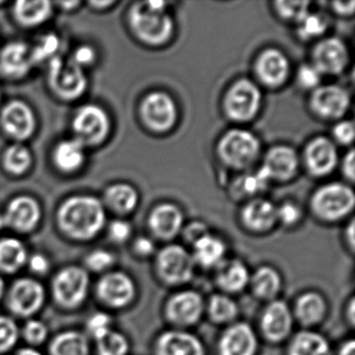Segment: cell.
I'll use <instances>...</instances> for the list:
<instances>
[{
    "instance_id": "obj_39",
    "label": "cell",
    "mask_w": 355,
    "mask_h": 355,
    "mask_svg": "<svg viewBox=\"0 0 355 355\" xmlns=\"http://www.w3.org/2000/svg\"><path fill=\"white\" fill-rule=\"evenodd\" d=\"M107 202L116 213L125 215L138 205V193L130 184H117L107 191Z\"/></svg>"
},
{
    "instance_id": "obj_26",
    "label": "cell",
    "mask_w": 355,
    "mask_h": 355,
    "mask_svg": "<svg viewBox=\"0 0 355 355\" xmlns=\"http://www.w3.org/2000/svg\"><path fill=\"white\" fill-rule=\"evenodd\" d=\"M338 159L336 145L325 137L311 141L305 150L307 168L315 176H324L334 171Z\"/></svg>"
},
{
    "instance_id": "obj_54",
    "label": "cell",
    "mask_w": 355,
    "mask_h": 355,
    "mask_svg": "<svg viewBox=\"0 0 355 355\" xmlns=\"http://www.w3.org/2000/svg\"><path fill=\"white\" fill-rule=\"evenodd\" d=\"M182 232H184V240L190 243L191 245L196 243L199 239L202 238L205 234H209L207 225L205 223H201V222H192V223L186 226Z\"/></svg>"
},
{
    "instance_id": "obj_55",
    "label": "cell",
    "mask_w": 355,
    "mask_h": 355,
    "mask_svg": "<svg viewBox=\"0 0 355 355\" xmlns=\"http://www.w3.org/2000/svg\"><path fill=\"white\" fill-rule=\"evenodd\" d=\"M94 49H91L90 46H82L76 51L72 61H73L76 65L83 67V66L90 65L91 63L94 62Z\"/></svg>"
},
{
    "instance_id": "obj_34",
    "label": "cell",
    "mask_w": 355,
    "mask_h": 355,
    "mask_svg": "<svg viewBox=\"0 0 355 355\" xmlns=\"http://www.w3.org/2000/svg\"><path fill=\"white\" fill-rule=\"evenodd\" d=\"M240 309L230 295L216 293L205 300V315L216 325H230L236 322Z\"/></svg>"
},
{
    "instance_id": "obj_59",
    "label": "cell",
    "mask_w": 355,
    "mask_h": 355,
    "mask_svg": "<svg viewBox=\"0 0 355 355\" xmlns=\"http://www.w3.org/2000/svg\"><path fill=\"white\" fill-rule=\"evenodd\" d=\"M345 318H346L347 324L350 327H354L355 323V299L351 297L347 301L346 309H345Z\"/></svg>"
},
{
    "instance_id": "obj_8",
    "label": "cell",
    "mask_w": 355,
    "mask_h": 355,
    "mask_svg": "<svg viewBox=\"0 0 355 355\" xmlns=\"http://www.w3.org/2000/svg\"><path fill=\"white\" fill-rule=\"evenodd\" d=\"M354 203L352 189L346 184L334 182L322 187L315 193L311 207L320 219L334 222L348 216L353 211Z\"/></svg>"
},
{
    "instance_id": "obj_42",
    "label": "cell",
    "mask_w": 355,
    "mask_h": 355,
    "mask_svg": "<svg viewBox=\"0 0 355 355\" xmlns=\"http://www.w3.org/2000/svg\"><path fill=\"white\" fill-rule=\"evenodd\" d=\"M113 328H115L113 313L98 309L87 318L83 330L93 342L103 334H107Z\"/></svg>"
},
{
    "instance_id": "obj_50",
    "label": "cell",
    "mask_w": 355,
    "mask_h": 355,
    "mask_svg": "<svg viewBox=\"0 0 355 355\" xmlns=\"http://www.w3.org/2000/svg\"><path fill=\"white\" fill-rule=\"evenodd\" d=\"M321 76L317 68L313 67V65H303L299 69L297 78L301 87L315 90L321 82Z\"/></svg>"
},
{
    "instance_id": "obj_17",
    "label": "cell",
    "mask_w": 355,
    "mask_h": 355,
    "mask_svg": "<svg viewBox=\"0 0 355 355\" xmlns=\"http://www.w3.org/2000/svg\"><path fill=\"white\" fill-rule=\"evenodd\" d=\"M294 321L303 329H311L323 323L328 313V303L319 291L309 290L301 293L292 309Z\"/></svg>"
},
{
    "instance_id": "obj_63",
    "label": "cell",
    "mask_w": 355,
    "mask_h": 355,
    "mask_svg": "<svg viewBox=\"0 0 355 355\" xmlns=\"http://www.w3.org/2000/svg\"><path fill=\"white\" fill-rule=\"evenodd\" d=\"M3 226H5V224H3V217H0V228L3 227Z\"/></svg>"
},
{
    "instance_id": "obj_60",
    "label": "cell",
    "mask_w": 355,
    "mask_h": 355,
    "mask_svg": "<svg viewBox=\"0 0 355 355\" xmlns=\"http://www.w3.org/2000/svg\"><path fill=\"white\" fill-rule=\"evenodd\" d=\"M11 355H46L42 349L33 348V347L20 345Z\"/></svg>"
},
{
    "instance_id": "obj_22",
    "label": "cell",
    "mask_w": 355,
    "mask_h": 355,
    "mask_svg": "<svg viewBox=\"0 0 355 355\" xmlns=\"http://www.w3.org/2000/svg\"><path fill=\"white\" fill-rule=\"evenodd\" d=\"M31 249L19 236L0 238V275L16 277L26 271Z\"/></svg>"
},
{
    "instance_id": "obj_30",
    "label": "cell",
    "mask_w": 355,
    "mask_h": 355,
    "mask_svg": "<svg viewBox=\"0 0 355 355\" xmlns=\"http://www.w3.org/2000/svg\"><path fill=\"white\" fill-rule=\"evenodd\" d=\"M298 163V155L294 149L277 146L270 149L263 168L271 180H286L296 173Z\"/></svg>"
},
{
    "instance_id": "obj_10",
    "label": "cell",
    "mask_w": 355,
    "mask_h": 355,
    "mask_svg": "<svg viewBox=\"0 0 355 355\" xmlns=\"http://www.w3.org/2000/svg\"><path fill=\"white\" fill-rule=\"evenodd\" d=\"M292 309L286 301L276 299L267 303L259 318L261 336L271 344H279L288 340L294 327Z\"/></svg>"
},
{
    "instance_id": "obj_38",
    "label": "cell",
    "mask_w": 355,
    "mask_h": 355,
    "mask_svg": "<svg viewBox=\"0 0 355 355\" xmlns=\"http://www.w3.org/2000/svg\"><path fill=\"white\" fill-rule=\"evenodd\" d=\"M51 336L49 324L40 317L32 318L20 323V338L24 346L41 349L46 346Z\"/></svg>"
},
{
    "instance_id": "obj_13",
    "label": "cell",
    "mask_w": 355,
    "mask_h": 355,
    "mask_svg": "<svg viewBox=\"0 0 355 355\" xmlns=\"http://www.w3.org/2000/svg\"><path fill=\"white\" fill-rule=\"evenodd\" d=\"M141 115L150 130L164 132L173 128L178 118V110L169 95L163 92H153L143 101Z\"/></svg>"
},
{
    "instance_id": "obj_44",
    "label": "cell",
    "mask_w": 355,
    "mask_h": 355,
    "mask_svg": "<svg viewBox=\"0 0 355 355\" xmlns=\"http://www.w3.org/2000/svg\"><path fill=\"white\" fill-rule=\"evenodd\" d=\"M3 162L10 172L14 174H22L30 167L32 157L26 147L16 144L7 149Z\"/></svg>"
},
{
    "instance_id": "obj_29",
    "label": "cell",
    "mask_w": 355,
    "mask_h": 355,
    "mask_svg": "<svg viewBox=\"0 0 355 355\" xmlns=\"http://www.w3.org/2000/svg\"><path fill=\"white\" fill-rule=\"evenodd\" d=\"M242 221L251 232L263 234L277 222V207L265 199H255L243 209Z\"/></svg>"
},
{
    "instance_id": "obj_9",
    "label": "cell",
    "mask_w": 355,
    "mask_h": 355,
    "mask_svg": "<svg viewBox=\"0 0 355 355\" xmlns=\"http://www.w3.org/2000/svg\"><path fill=\"white\" fill-rule=\"evenodd\" d=\"M261 151L259 140L252 132L245 130H230L222 137L218 153L226 165L244 169L257 161Z\"/></svg>"
},
{
    "instance_id": "obj_11",
    "label": "cell",
    "mask_w": 355,
    "mask_h": 355,
    "mask_svg": "<svg viewBox=\"0 0 355 355\" xmlns=\"http://www.w3.org/2000/svg\"><path fill=\"white\" fill-rule=\"evenodd\" d=\"M261 103V93L257 85L248 80H240L230 89L225 97V111L236 121L252 119Z\"/></svg>"
},
{
    "instance_id": "obj_62",
    "label": "cell",
    "mask_w": 355,
    "mask_h": 355,
    "mask_svg": "<svg viewBox=\"0 0 355 355\" xmlns=\"http://www.w3.org/2000/svg\"><path fill=\"white\" fill-rule=\"evenodd\" d=\"M8 282L6 277L0 275V305H3L5 299L6 291H7Z\"/></svg>"
},
{
    "instance_id": "obj_51",
    "label": "cell",
    "mask_w": 355,
    "mask_h": 355,
    "mask_svg": "<svg viewBox=\"0 0 355 355\" xmlns=\"http://www.w3.org/2000/svg\"><path fill=\"white\" fill-rule=\"evenodd\" d=\"M132 252L137 259H146L148 257H155L157 248L151 239L141 236L132 241Z\"/></svg>"
},
{
    "instance_id": "obj_16",
    "label": "cell",
    "mask_w": 355,
    "mask_h": 355,
    "mask_svg": "<svg viewBox=\"0 0 355 355\" xmlns=\"http://www.w3.org/2000/svg\"><path fill=\"white\" fill-rule=\"evenodd\" d=\"M73 130L76 134V140L83 144H98L105 140L109 132V117L101 107L86 105L76 114Z\"/></svg>"
},
{
    "instance_id": "obj_21",
    "label": "cell",
    "mask_w": 355,
    "mask_h": 355,
    "mask_svg": "<svg viewBox=\"0 0 355 355\" xmlns=\"http://www.w3.org/2000/svg\"><path fill=\"white\" fill-rule=\"evenodd\" d=\"M46 355H93L92 340L78 328H65L51 334Z\"/></svg>"
},
{
    "instance_id": "obj_18",
    "label": "cell",
    "mask_w": 355,
    "mask_h": 355,
    "mask_svg": "<svg viewBox=\"0 0 355 355\" xmlns=\"http://www.w3.org/2000/svg\"><path fill=\"white\" fill-rule=\"evenodd\" d=\"M3 219L5 226L17 234H31L40 223V207L30 197H18L11 201Z\"/></svg>"
},
{
    "instance_id": "obj_3",
    "label": "cell",
    "mask_w": 355,
    "mask_h": 355,
    "mask_svg": "<svg viewBox=\"0 0 355 355\" xmlns=\"http://www.w3.org/2000/svg\"><path fill=\"white\" fill-rule=\"evenodd\" d=\"M49 302L44 280L20 274L8 284L3 305L6 313L18 321L40 317Z\"/></svg>"
},
{
    "instance_id": "obj_5",
    "label": "cell",
    "mask_w": 355,
    "mask_h": 355,
    "mask_svg": "<svg viewBox=\"0 0 355 355\" xmlns=\"http://www.w3.org/2000/svg\"><path fill=\"white\" fill-rule=\"evenodd\" d=\"M164 1H143L132 7L130 26L143 42L161 45L171 38L173 21L167 13Z\"/></svg>"
},
{
    "instance_id": "obj_31",
    "label": "cell",
    "mask_w": 355,
    "mask_h": 355,
    "mask_svg": "<svg viewBox=\"0 0 355 355\" xmlns=\"http://www.w3.org/2000/svg\"><path fill=\"white\" fill-rule=\"evenodd\" d=\"M225 243L219 236L205 234L192 245L193 259L195 265L202 269H216L226 259Z\"/></svg>"
},
{
    "instance_id": "obj_61",
    "label": "cell",
    "mask_w": 355,
    "mask_h": 355,
    "mask_svg": "<svg viewBox=\"0 0 355 355\" xmlns=\"http://www.w3.org/2000/svg\"><path fill=\"white\" fill-rule=\"evenodd\" d=\"M338 355H355L354 340H347L340 345Z\"/></svg>"
},
{
    "instance_id": "obj_46",
    "label": "cell",
    "mask_w": 355,
    "mask_h": 355,
    "mask_svg": "<svg viewBox=\"0 0 355 355\" xmlns=\"http://www.w3.org/2000/svg\"><path fill=\"white\" fill-rule=\"evenodd\" d=\"M309 1H278L275 3L278 14L284 19L299 22L309 13Z\"/></svg>"
},
{
    "instance_id": "obj_48",
    "label": "cell",
    "mask_w": 355,
    "mask_h": 355,
    "mask_svg": "<svg viewBox=\"0 0 355 355\" xmlns=\"http://www.w3.org/2000/svg\"><path fill=\"white\" fill-rule=\"evenodd\" d=\"M59 39L55 35L43 37L36 47L31 51L33 63H40L53 57L59 49Z\"/></svg>"
},
{
    "instance_id": "obj_20",
    "label": "cell",
    "mask_w": 355,
    "mask_h": 355,
    "mask_svg": "<svg viewBox=\"0 0 355 355\" xmlns=\"http://www.w3.org/2000/svg\"><path fill=\"white\" fill-rule=\"evenodd\" d=\"M313 67L321 74L340 73L348 64L346 45L338 38H328L315 45L313 51Z\"/></svg>"
},
{
    "instance_id": "obj_2",
    "label": "cell",
    "mask_w": 355,
    "mask_h": 355,
    "mask_svg": "<svg viewBox=\"0 0 355 355\" xmlns=\"http://www.w3.org/2000/svg\"><path fill=\"white\" fill-rule=\"evenodd\" d=\"M60 232L68 240L84 244L95 240L105 226V211L94 197L76 196L64 202L58 213Z\"/></svg>"
},
{
    "instance_id": "obj_36",
    "label": "cell",
    "mask_w": 355,
    "mask_h": 355,
    "mask_svg": "<svg viewBox=\"0 0 355 355\" xmlns=\"http://www.w3.org/2000/svg\"><path fill=\"white\" fill-rule=\"evenodd\" d=\"M80 265L91 274L101 276L117 268L118 257L113 250L105 247L91 249L83 257Z\"/></svg>"
},
{
    "instance_id": "obj_23",
    "label": "cell",
    "mask_w": 355,
    "mask_h": 355,
    "mask_svg": "<svg viewBox=\"0 0 355 355\" xmlns=\"http://www.w3.org/2000/svg\"><path fill=\"white\" fill-rule=\"evenodd\" d=\"M250 271L239 259H225L215 269V284L226 295L240 294L249 286Z\"/></svg>"
},
{
    "instance_id": "obj_57",
    "label": "cell",
    "mask_w": 355,
    "mask_h": 355,
    "mask_svg": "<svg viewBox=\"0 0 355 355\" xmlns=\"http://www.w3.org/2000/svg\"><path fill=\"white\" fill-rule=\"evenodd\" d=\"M334 11L340 15H351L354 12V1H336L332 3Z\"/></svg>"
},
{
    "instance_id": "obj_47",
    "label": "cell",
    "mask_w": 355,
    "mask_h": 355,
    "mask_svg": "<svg viewBox=\"0 0 355 355\" xmlns=\"http://www.w3.org/2000/svg\"><path fill=\"white\" fill-rule=\"evenodd\" d=\"M271 180L263 168L259 169L257 173L248 174L244 176L239 182L241 193L245 195H254L261 191L265 190L269 180Z\"/></svg>"
},
{
    "instance_id": "obj_37",
    "label": "cell",
    "mask_w": 355,
    "mask_h": 355,
    "mask_svg": "<svg viewBox=\"0 0 355 355\" xmlns=\"http://www.w3.org/2000/svg\"><path fill=\"white\" fill-rule=\"evenodd\" d=\"M85 161V145L78 140L64 141L55 151V162L65 172L78 170Z\"/></svg>"
},
{
    "instance_id": "obj_24",
    "label": "cell",
    "mask_w": 355,
    "mask_h": 355,
    "mask_svg": "<svg viewBox=\"0 0 355 355\" xmlns=\"http://www.w3.org/2000/svg\"><path fill=\"white\" fill-rule=\"evenodd\" d=\"M184 216L178 207L169 203L159 205L151 211L148 227L151 234L161 241L173 240L182 232Z\"/></svg>"
},
{
    "instance_id": "obj_58",
    "label": "cell",
    "mask_w": 355,
    "mask_h": 355,
    "mask_svg": "<svg viewBox=\"0 0 355 355\" xmlns=\"http://www.w3.org/2000/svg\"><path fill=\"white\" fill-rule=\"evenodd\" d=\"M345 242H346L347 248L351 253H354L355 249V232H354V222H350L348 227L346 228L345 232Z\"/></svg>"
},
{
    "instance_id": "obj_35",
    "label": "cell",
    "mask_w": 355,
    "mask_h": 355,
    "mask_svg": "<svg viewBox=\"0 0 355 355\" xmlns=\"http://www.w3.org/2000/svg\"><path fill=\"white\" fill-rule=\"evenodd\" d=\"M93 355H130V338L117 328L92 342Z\"/></svg>"
},
{
    "instance_id": "obj_1",
    "label": "cell",
    "mask_w": 355,
    "mask_h": 355,
    "mask_svg": "<svg viewBox=\"0 0 355 355\" xmlns=\"http://www.w3.org/2000/svg\"><path fill=\"white\" fill-rule=\"evenodd\" d=\"M46 286L49 301L61 313H78L92 298V275L80 263L55 268Z\"/></svg>"
},
{
    "instance_id": "obj_56",
    "label": "cell",
    "mask_w": 355,
    "mask_h": 355,
    "mask_svg": "<svg viewBox=\"0 0 355 355\" xmlns=\"http://www.w3.org/2000/svg\"><path fill=\"white\" fill-rule=\"evenodd\" d=\"M354 151L351 149L343 162V172L349 180H354Z\"/></svg>"
},
{
    "instance_id": "obj_53",
    "label": "cell",
    "mask_w": 355,
    "mask_h": 355,
    "mask_svg": "<svg viewBox=\"0 0 355 355\" xmlns=\"http://www.w3.org/2000/svg\"><path fill=\"white\" fill-rule=\"evenodd\" d=\"M334 137L336 142L343 145H349L354 139V125L353 122L343 121L336 124L334 128Z\"/></svg>"
},
{
    "instance_id": "obj_40",
    "label": "cell",
    "mask_w": 355,
    "mask_h": 355,
    "mask_svg": "<svg viewBox=\"0 0 355 355\" xmlns=\"http://www.w3.org/2000/svg\"><path fill=\"white\" fill-rule=\"evenodd\" d=\"M21 322L7 313H0V355H11L21 344Z\"/></svg>"
},
{
    "instance_id": "obj_49",
    "label": "cell",
    "mask_w": 355,
    "mask_h": 355,
    "mask_svg": "<svg viewBox=\"0 0 355 355\" xmlns=\"http://www.w3.org/2000/svg\"><path fill=\"white\" fill-rule=\"evenodd\" d=\"M132 234V225L125 220H115L107 227V236L113 244L123 245L130 242Z\"/></svg>"
},
{
    "instance_id": "obj_14",
    "label": "cell",
    "mask_w": 355,
    "mask_h": 355,
    "mask_svg": "<svg viewBox=\"0 0 355 355\" xmlns=\"http://www.w3.org/2000/svg\"><path fill=\"white\" fill-rule=\"evenodd\" d=\"M153 354L207 355V350L202 340L192 332L171 328L155 338Z\"/></svg>"
},
{
    "instance_id": "obj_6",
    "label": "cell",
    "mask_w": 355,
    "mask_h": 355,
    "mask_svg": "<svg viewBox=\"0 0 355 355\" xmlns=\"http://www.w3.org/2000/svg\"><path fill=\"white\" fill-rule=\"evenodd\" d=\"M194 259L182 245L168 244L157 251L153 259L155 277L167 286L189 284L195 275Z\"/></svg>"
},
{
    "instance_id": "obj_25",
    "label": "cell",
    "mask_w": 355,
    "mask_h": 355,
    "mask_svg": "<svg viewBox=\"0 0 355 355\" xmlns=\"http://www.w3.org/2000/svg\"><path fill=\"white\" fill-rule=\"evenodd\" d=\"M3 130L17 140L32 136L36 126L32 110L22 101H12L1 112Z\"/></svg>"
},
{
    "instance_id": "obj_12",
    "label": "cell",
    "mask_w": 355,
    "mask_h": 355,
    "mask_svg": "<svg viewBox=\"0 0 355 355\" xmlns=\"http://www.w3.org/2000/svg\"><path fill=\"white\" fill-rule=\"evenodd\" d=\"M49 80L55 93L66 99L80 96L87 88V78L82 67L72 60L65 62L61 58L51 59Z\"/></svg>"
},
{
    "instance_id": "obj_7",
    "label": "cell",
    "mask_w": 355,
    "mask_h": 355,
    "mask_svg": "<svg viewBox=\"0 0 355 355\" xmlns=\"http://www.w3.org/2000/svg\"><path fill=\"white\" fill-rule=\"evenodd\" d=\"M164 317L174 329L187 330L197 325L205 315V300L195 290H180L168 297Z\"/></svg>"
},
{
    "instance_id": "obj_43",
    "label": "cell",
    "mask_w": 355,
    "mask_h": 355,
    "mask_svg": "<svg viewBox=\"0 0 355 355\" xmlns=\"http://www.w3.org/2000/svg\"><path fill=\"white\" fill-rule=\"evenodd\" d=\"M55 270L53 261L44 251L31 250L28 263H26V274L44 280V278L49 277Z\"/></svg>"
},
{
    "instance_id": "obj_4",
    "label": "cell",
    "mask_w": 355,
    "mask_h": 355,
    "mask_svg": "<svg viewBox=\"0 0 355 355\" xmlns=\"http://www.w3.org/2000/svg\"><path fill=\"white\" fill-rule=\"evenodd\" d=\"M138 293L135 278L118 268L97 276L93 282L92 298L101 309L112 313L132 307L138 298Z\"/></svg>"
},
{
    "instance_id": "obj_28",
    "label": "cell",
    "mask_w": 355,
    "mask_h": 355,
    "mask_svg": "<svg viewBox=\"0 0 355 355\" xmlns=\"http://www.w3.org/2000/svg\"><path fill=\"white\" fill-rule=\"evenodd\" d=\"M255 70L263 84L277 87L286 82L290 71V64L286 55L277 49H268L259 55Z\"/></svg>"
},
{
    "instance_id": "obj_27",
    "label": "cell",
    "mask_w": 355,
    "mask_h": 355,
    "mask_svg": "<svg viewBox=\"0 0 355 355\" xmlns=\"http://www.w3.org/2000/svg\"><path fill=\"white\" fill-rule=\"evenodd\" d=\"M248 288H250L251 293L257 300L271 302L278 299L282 292V275L272 266H259L250 273Z\"/></svg>"
},
{
    "instance_id": "obj_41",
    "label": "cell",
    "mask_w": 355,
    "mask_h": 355,
    "mask_svg": "<svg viewBox=\"0 0 355 355\" xmlns=\"http://www.w3.org/2000/svg\"><path fill=\"white\" fill-rule=\"evenodd\" d=\"M49 1H19L15 6V14L21 24L28 26L44 22L51 14Z\"/></svg>"
},
{
    "instance_id": "obj_32",
    "label": "cell",
    "mask_w": 355,
    "mask_h": 355,
    "mask_svg": "<svg viewBox=\"0 0 355 355\" xmlns=\"http://www.w3.org/2000/svg\"><path fill=\"white\" fill-rule=\"evenodd\" d=\"M286 355H332V349L323 334L302 329L291 336Z\"/></svg>"
},
{
    "instance_id": "obj_33",
    "label": "cell",
    "mask_w": 355,
    "mask_h": 355,
    "mask_svg": "<svg viewBox=\"0 0 355 355\" xmlns=\"http://www.w3.org/2000/svg\"><path fill=\"white\" fill-rule=\"evenodd\" d=\"M33 64L31 49L24 43H11L0 53V68L9 76H24Z\"/></svg>"
},
{
    "instance_id": "obj_19",
    "label": "cell",
    "mask_w": 355,
    "mask_h": 355,
    "mask_svg": "<svg viewBox=\"0 0 355 355\" xmlns=\"http://www.w3.org/2000/svg\"><path fill=\"white\" fill-rule=\"evenodd\" d=\"M311 109L317 115L326 119H338L348 111L350 97L342 87H318L311 97Z\"/></svg>"
},
{
    "instance_id": "obj_52",
    "label": "cell",
    "mask_w": 355,
    "mask_h": 355,
    "mask_svg": "<svg viewBox=\"0 0 355 355\" xmlns=\"http://www.w3.org/2000/svg\"><path fill=\"white\" fill-rule=\"evenodd\" d=\"M301 209L294 203L286 202L277 207V221L284 225H296L301 219Z\"/></svg>"
},
{
    "instance_id": "obj_45",
    "label": "cell",
    "mask_w": 355,
    "mask_h": 355,
    "mask_svg": "<svg viewBox=\"0 0 355 355\" xmlns=\"http://www.w3.org/2000/svg\"><path fill=\"white\" fill-rule=\"evenodd\" d=\"M326 28H327V21L321 14L309 13L298 24L299 36L306 40L321 36Z\"/></svg>"
},
{
    "instance_id": "obj_15",
    "label": "cell",
    "mask_w": 355,
    "mask_h": 355,
    "mask_svg": "<svg viewBox=\"0 0 355 355\" xmlns=\"http://www.w3.org/2000/svg\"><path fill=\"white\" fill-rule=\"evenodd\" d=\"M217 349L218 355H257L259 340L250 324L236 321L222 332Z\"/></svg>"
}]
</instances>
